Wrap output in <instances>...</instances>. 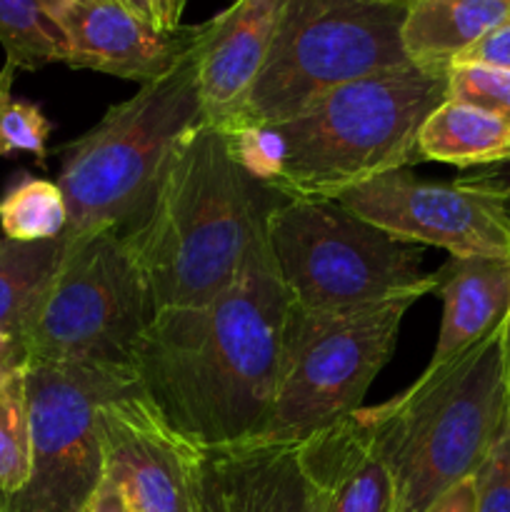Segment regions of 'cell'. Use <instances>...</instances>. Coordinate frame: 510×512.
I'll list each match as a JSON object with an SVG mask.
<instances>
[{
	"mask_svg": "<svg viewBox=\"0 0 510 512\" xmlns=\"http://www.w3.org/2000/svg\"><path fill=\"white\" fill-rule=\"evenodd\" d=\"M288 313L265 238L228 290L150 318L135 350V388L193 448L250 443L278 390Z\"/></svg>",
	"mask_w": 510,
	"mask_h": 512,
	"instance_id": "6da1fadb",
	"label": "cell"
},
{
	"mask_svg": "<svg viewBox=\"0 0 510 512\" xmlns=\"http://www.w3.org/2000/svg\"><path fill=\"white\" fill-rule=\"evenodd\" d=\"M280 190L245 173L223 130L200 123L170 153L143 218L125 240L153 310L213 300L268 238Z\"/></svg>",
	"mask_w": 510,
	"mask_h": 512,
	"instance_id": "7a4b0ae2",
	"label": "cell"
},
{
	"mask_svg": "<svg viewBox=\"0 0 510 512\" xmlns=\"http://www.w3.org/2000/svg\"><path fill=\"white\" fill-rule=\"evenodd\" d=\"M505 320L440 368L358 415L388 468L395 512H425L475 470L510 413Z\"/></svg>",
	"mask_w": 510,
	"mask_h": 512,
	"instance_id": "3957f363",
	"label": "cell"
},
{
	"mask_svg": "<svg viewBox=\"0 0 510 512\" xmlns=\"http://www.w3.org/2000/svg\"><path fill=\"white\" fill-rule=\"evenodd\" d=\"M448 98V73L418 65L345 83L275 125L285 198L335 200L345 190L418 163V130Z\"/></svg>",
	"mask_w": 510,
	"mask_h": 512,
	"instance_id": "277c9868",
	"label": "cell"
},
{
	"mask_svg": "<svg viewBox=\"0 0 510 512\" xmlns=\"http://www.w3.org/2000/svg\"><path fill=\"white\" fill-rule=\"evenodd\" d=\"M203 33L200 25L198 40L173 70L110 105L88 133L60 148L55 183L68 205L65 240L100 230L125 233L143 218L175 145L205 123L198 80Z\"/></svg>",
	"mask_w": 510,
	"mask_h": 512,
	"instance_id": "5b68a950",
	"label": "cell"
},
{
	"mask_svg": "<svg viewBox=\"0 0 510 512\" xmlns=\"http://www.w3.org/2000/svg\"><path fill=\"white\" fill-rule=\"evenodd\" d=\"M268 248L290 305L305 313H353L435 290L420 245L390 238L338 200L285 198L270 215Z\"/></svg>",
	"mask_w": 510,
	"mask_h": 512,
	"instance_id": "8992f818",
	"label": "cell"
},
{
	"mask_svg": "<svg viewBox=\"0 0 510 512\" xmlns=\"http://www.w3.org/2000/svg\"><path fill=\"white\" fill-rule=\"evenodd\" d=\"M408 0H290L270 58L223 133L278 125L345 83L405 68Z\"/></svg>",
	"mask_w": 510,
	"mask_h": 512,
	"instance_id": "52a82bcc",
	"label": "cell"
},
{
	"mask_svg": "<svg viewBox=\"0 0 510 512\" xmlns=\"http://www.w3.org/2000/svg\"><path fill=\"white\" fill-rule=\"evenodd\" d=\"M65 243L30 328V363L83 368L135 385V350L155 310L128 240L120 230H100Z\"/></svg>",
	"mask_w": 510,
	"mask_h": 512,
	"instance_id": "ba28073f",
	"label": "cell"
},
{
	"mask_svg": "<svg viewBox=\"0 0 510 512\" xmlns=\"http://www.w3.org/2000/svg\"><path fill=\"white\" fill-rule=\"evenodd\" d=\"M420 298L400 295L353 313H305L290 305L278 390L250 443H298L363 408L393 355L403 315Z\"/></svg>",
	"mask_w": 510,
	"mask_h": 512,
	"instance_id": "9c48e42d",
	"label": "cell"
},
{
	"mask_svg": "<svg viewBox=\"0 0 510 512\" xmlns=\"http://www.w3.org/2000/svg\"><path fill=\"white\" fill-rule=\"evenodd\" d=\"M130 385L83 368L30 363L28 480L0 512H88L105 480L100 405Z\"/></svg>",
	"mask_w": 510,
	"mask_h": 512,
	"instance_id": "30bf717a",
	"label": "cell"
},
{
	"mask_svg": "<svg viewBox=\"0 0 510 512\" xmlns=\"http://www.w3.org/2000/svg\"><path fill=\"white\" fill-rule=\"evenodd\" d=\"M335 200L400 243L433 245L450 258L510 260L508 188L493 170L450 183L390 170Z\"/></svg>",
	"mask_w": 510,
	"mask_h": 512,
	"instance_id": "8fae6325",
	"label": "cell"
},
{
	"mask_svg": "<svg viewBox=\"0 0 510 512\" xmlns=\"http://www.w3.org/2000/svg\"><path fill=\"white\" fill-rule=\"evenodd\" d=\"M105 478L135 512H195L198 448L160 420L135 385L100 405Z\"/></svg>",
	"mask_w": 510,
	"mask_h": 512,
	"instance_id": "7c38bea8",
	"label": "cell"
},
{
	"mask_svg": "<svg viewBox=\"0 0 510 512\" xmlns=\"http://www.w3.org/2000/svg\"><path fill=\"white\" fill-rule=\"evenodd\" d=\"M68 43L70 68L145 85L163 78L193 48L200 25L160 30L123 0H43Z\"/></svg>",
	"mask_w": 510,
	"mask_h": 512,
	"instance_id": "4fadbf2b",
	"label": "cell"
},
{
	"mask_svg": "<svg viewBox=\"0 0 510 512\" xmlns=\"http://www.w3.org/2000/svg\"><path fill=\"white\" fill-rule=\"evenodd\" d=\"M195 512H323L300 443H243L198 450Z\"/></svg>",
	"mask_w": 510,
	"mask_h": 512,
	"instance_id": "5bb4252c",
	"label": "cell"
},
{
	"mask_svg": "<svg viewBox=\"0 0 510 512\" xmlns=\"http://www.w3.org/2000/svg\"><path fill=\"white\" fill-rule=\"evenodd\" d=\"M290 0H235L210 18L200 43L205 123L223 128L240 110L270 58Z\"/></svg>",
	"mask_w": 510,
	"mask_h": 512,
	"instance_id": "9a60e30c",
	"label": "cell"
},
{
	"mask_svg": "<svg viewBox=\"0 0 510 512\" xmlns=\"http://www.w3.org/2000/svg\"><path fill=\"white\" fill-rule=\"evenodd\" d=\"M323 512H395V490L358 410L298 440Z\"/></svg>",
	"mask_w": 510,
	"mask_h": 512,
	"instance_id": "2e32d148",
	"label": "cell"
},
{
	"mask_svg": "<svg viewBox=\"0 0 510 512\" xmlns=\"http://www.w3.org/2000/svg\"><path fill=\"white\" fill-rule=\"evenodd\" d=\"M443 300L438 343L425 368H440L493 333L510 313V260L450 258L435 273Z\"/></svg>",
	"mask_w": 510,
	"mask_h": 512,
	"instance_id": "e0dca14e",
	"label": "cell"
},
{
	"mask_svg": "<svg viewBox=\"0 0 510 512\" xmlns=\"http://www.w3.org/2000/svg\"><path fill=\"white\" fill-rule=\"evenodd\" d=\"M65 248V238L43 243L0 240V378L28 368L30 328Z\"/></svg>",
	"mask_w": 510,
	"mask_h": 512,
	"instance_id": "ac0fdd59",
	"label": "cell"
},
{
	"mask_svg": "<svg viewBox=\"0 0 510 512\" xmlns=\"http://www.w3.org/2000/svg\"><path fill=\"white\" fill-rule=\"evenodd\" d=\"M505 20L510 3L503 0H408L400 43L410 65L448 73L470 45Z\"/></svg>",
	"mask_w": 510,
	"mask_h": 512,
	"instance_id": "d6986e66",
	"label": "cell"
},
{
	"mask_svg": "<svg viewBox=\"0 0 510 512\" xmlns=\"http://www.w3.org/2000/svg\"><path fill=\"white\" fill-rule=\"evenodd\" d=\"M418 158L473 168L510 158V120L445 98L418 130Z\"/></svg>",
	"mask_w": 510,
	"mask_h": 512,
	"instance_id": "ffe728a7",
	"label": "cell"
},
{
	"mask_svg": "<svg viewBox=\"0 0 510 512\" xmlns=\"http://www.w3.org/2000/svg\"><path fill=\"white\" fill-rule=\"evenodd\" d=\"M68 205L58 183L20 170L0 198V230L5 240L43 243L63 238Z\"/></svg>",
	"mask_w": 510,
	"mask_h": 512,
	"instance_id": "44dd1931",
	"label": "cell"
},
{
	"mask_svg": "<svg viewBox=\"0 0 510 512\" xmlns=\"http://www.w3.org/2000/svg\"><path fill=\"white\" fill-rule=\"evenodd\" d=\"M0 45L15 70L68 65V43L43 0H0Z\"/></svg>",
	"mask_w": 510,
	"mask_h": 512,
	"instance_id": "7402d4cb",
	"label": "cell"
},
{
	"mask_svg": "<svg viewBox=\"0 0 510 512\" xmlns=\"http://www.w3.org/2000/svg\"><path fill=\"white\" fill-rule=\"evenodd\" d=\"M25 370H13L0 378V503L23 488L30 470Z\"/></svg>",
	"mask_w": 510,
	"mask_h": 512,
	"instance_id": "603a6c76",
	"label": "cell"
},
{
	"mask_svg": "<svg viewBox=\"0 0 510 512\" xmlns=\"http://www.w3.org/2000/svg\"><path fill=\"white\" fill-rule=\"evenodd\" d=\"M13 78L15 68L5 63L0 70V158L30 153L38 165H45L53 123L38 103L15 98Z\"/></svg>",
	"mask_w": 510,
	"mask_h": 512,
	"instance_id": "cb8c5ba5",
	"label": "cell"
},
{
	"mask_svg": "<svg viewBox=\"0 0 510 512\" xmlns=\"http://www.w3.org/2000/svg\"><path fill=\"white\" fill-rule=\"evenodd\" d=\"M448 98L510 120V70L475 63L450 65Z\"/></svg>",
	"mask_w": 510,
	"mask_h": 512,
	"instance_id": "d4e9b609",
	"label": "cell"
},
{
	"mask_svg": "<svg viewBox=\"0 0 510 512\" xmlns=\"http://www.w3.org/2000/svg\"><path fill=\"white\" fill-rule=\"evenodd\" d=\"M235 163L260 183L275 188L285 165V143L275 125H245L225 133Z\"/></svg>",
	"mask_w": 510,
	"mask_h": 512,
	"instance_id": "484cf974",
	"label": "cell"
},
{
	"mask_svg": "<svg viewBox=\"0 0 510 512\" xmlns=\"http://www.w3.org/2000/svg\"><path fill=\"white\" fill-rule=\"evenodd\" d=\"M475 512H510V413L498 440L473 475Z\"/></svg>",
	"mask_w": 510,
	"mask_h": 512,
	"instance_id": "4316f807",
	"label": "cell"
},
{
	"mask_svg": "<svg viewBox=\"0 0 510 512\" xmlns=\"http://www.w3.org/2000/svg\"><path fill=\"white\" fill-rule=\"evenodd\" d=\"M455 63H475L510 70V20H505V23L488 30V33H485L478 43L470 45Z\"/></svg>",
	"mask_w": 510,
	"mask_h": 512,
	"instance_id": "83f0119b",
	"label": "cell"
},
{
	"mask_svg": "<svg viewBox=\"0 0 510 512\" xmlns=\"http://www.w3.org/2000/svg\"><path fill=\"white\" fill-rule=\"evenodd\" d=\"M425 512H475L473 478L463 480V483L450 488L445 495H440Z\"/></svg>",
	"mask_w": 510,
	"mask_h": 512,
	"instance_id": "f1b7e54d",
	"label": "cell"
},
{
	"mask_svg": "<svg viewBox=\"0 0 510 512\" xmlns=\"http://www.w3.org/2000/svg\"><path fill=\"white\" fill-rule=\"evenodd\" d=\"M88 512H135V510L130 508L128 500L123 498V493L118 490V485H115L113 480L105 478L103 483H100L98 493H95Z\"/></svg>",
	"mask_w": 510,
	"mask_h": 512,
	"instance_id": "f546056e",
	"label": "cell"
},
{
	"mask_svg": "<svg viewBox=\"0 0 510 512\" xmlns=\"http://www.w3.org/2000/svg\"><path fill=\"white\" fill-rule=\"evenodd\" d=\"M155 23L160 30H178L180 15H183V5L178 0H153Z\"/></svg>",
	"mask_w": 510,
	"mask_h": 512,
	"instance_id": "4dcf8cb0",
	"label": "cell"
},
{
	"mask_svg": "<svg viewBox=\"0 0 510 512\" xmlns=\"http://www.w3.org/2000/svg\"><path fill=\"white\" fill-rule=\"evenodd\" d=\"M125 5H128L130 10H133L135 15H140L143 20H148V23L158 25L155 23V10H153V0H123Z\"/></svg>",
	"mask_w": 510,
	"mask_h": 512,
	"instance_id": "1f68e13d",
	"label": "cell"
},
{
	"mask_svg": "<svg viewBox=\"0 0 510 512\" xmlns=\"http://www.w3.org/2000/svg\"><path fill=\"white\" fill-rule=\"evenodd\" d=\"M495 173V178L500 180V183L505 185V188H508V203H510V158L505 160V163H498V165H493V168H490Z\"/></svg>",
	"mask_w": 510,
	"mask_h": 512,
	"instance_id": "d6a6232c",
	"label": "cell"
},
{
	"mask_svg": "<svg viewBox=\"0 0 510 512\" xmlns=\"http://www.w3.org/2000/svg\"><path fill=\"white\" fill-rule=\"evenodd\" d=\"M503 348H505V370H508V390H510V313H508V318H505Z\"/></svg>",
	"mask_w": 510,
	"mask_h": 512,
	"instance_id": "836d02e7",
	"label": "cell"
},
{
	"mask_svg": "<svg viewBox=\"0 0 510 512\" xmlns=\"http://www.w3.org/2000/svg\"><path fill=\"white\" fill-rule=\"evenodd\" d=\"M178 3H180V5H183V8H185V0H178Z\"/></svg>",
	"mask_w": 510,
	"mask_h": 512,
	"instance_id": "e575fe53",
	"label": "cell"
},
{
	"mask_svg": "<svg viewBox=\"0 0 510 512\" xmlns=\"http://www.w3.org/2000/svg\"><path fill=\"white\" fill-rule=\"evenodd\" d=\"M503 3H510V0H503Z\"/></svg>",
	"mask_w": 510,
	"mask_h": 512,
	"instance_id": "d590c367",
	"label": "cell"
}]
</instances>
